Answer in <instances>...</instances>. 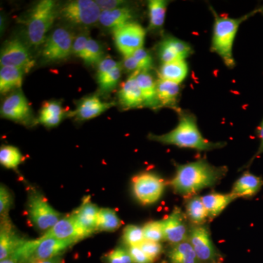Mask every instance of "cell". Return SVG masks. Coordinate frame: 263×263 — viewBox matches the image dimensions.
Instances as JSON below:
<instances>
[{"mask_svg": "<svg viewBox=\"0 0 263 263\" xmlns=\"http://www.w3.org/2000/svg\"><path fill=\"white\" fill-rule=\"evenodd\" d=\"M227 172L226 166L218 167L204 160L178 164L170 185L175 193L190 198L204 189L216 186L226 176Z\"/></svg>", "mask_w": 263, "mask_h": 263, "instance_id": "cell-1", "label": "cell"}, {"mask_svg": "<svg viewBox=\"0 0 263 263\" xmlns=\"http://www.w3.org/2000/svg\"><path fill=\"white\" fill-rule=\"evenodd\" d=\"M179 123L173 130L165 134H150L152 141L162 144L174 145L180 148H191L197 151H212L222 148L226 143L212 142L204 138L197 126V119L194 114L180 110Z\"/></svg>", "mask_w": 263, "mask_h": 263, "instance_id": "cell-2", "label": "cell"}, {"mask_svg": "<svg viewBox=\"0 0 263 263\" xmlns=\"http://www.w3.org/2000/svg\"><path fill=\"white\" fill-rule=\"evenodd\" d=\"M214 17V31L212 42V51L217 53L228 68L235 65L233 57V43L240 24L258 13H262L263 6L256 8L248 14L238 18L219 15L211 8Z\"/></svg>", "mask_w": 263, "mask_h": 263, "instance_id": "cell-3", "label": "cell"}, {"mask_svg": "<svg viewBox=\"0 0 263 263\" xmlns=\"http://www.w3.org/2000/svg\"><path fill=\"white\" fill-rule=\"evenodd\" d=\"M56 14L54 1L42 0L34 5L27 20V37L31 45L38 46L45 43Z\"/></svg>", "mask_w": 263, "mask_h": 263, "instance_id": "cell-4", "label": "cell"}, {"mask_svg": "<svg viewBox=\"0 0 263 263\" xmlns=\"http://www.w3.org/2000/svg\"><path fill=\"white\" fill-rule=\"evenodd\" d=\"M27 212L33 224L41 231L47 232L62 219L61 214L55 210L44 195L38 191L29 193Z\"/></svg>", "mask_w": 263, "mask_h": 263, "instance_id": "cell-5", "label": "cell"}, {"mask_svg": "<svg viewBox=\"0 0 263 263\" xmlns=\"http://www.w3.org/2000/svg\"><path fill=\"white\" fill-rule=\"evenodd\" d=\"M132 187L138 201L143 205H152L162 197L165 183L157 174L141 173L132 179Z\"/></svg>", "mask_w": 263, "mask_h": 263, "instance_id": "cell-6", "label": "cell"}, {"mask_svg": "<svg viewBox=\"0 0 263 263\" xmlns=\"http://www.w3.org/2000/svg\"><path fill=\"white\" fill-rule=\"evenodd\" d=\"M67 22L79 25H92L99 22L101 10L93 0H76L66 3L60 10Z\"/></svg>", "mask_w": 263, "mask_h": 263, "instance_id": "cell-7", "label": "cell"}, {"mask_svg": "<svg viewBox=\"0 0 263 263\" xmlns=\"http://www.w3.org/2000/svg\"><path fill=\"white\" fill-rule=\"evenodd\" d=\"M73 34L69 29L60 27L53 30L46 40L42 57L46 61L57 62L65 60L72 53Z\"/></svg>", "mask_w": 263, "mask_h": 263, "instance_id": "cell-8", "label": "cell"}, {"mask_svg": "<svg viewBox=\"0 0 263 263\" xmlns=\"http://www.w3.org/2000/svg\"><path fill=\"white\" fill-rule=\"evenodd\" d=\"M116 46L124 57H130L143 48L146 30L141 24L130 22L113 30Z\"/></svg>", "mask_w": 263, "mask_h": 263, "instance_id": "cell-9", "label": "cell"}, {"mask_svg": "<svg viewBox=\"0 0 263 263\" xmlns=\"http://www.w3.org/2000/svg\"><path fill=\"white\" fill-rule=\"evenodd\" d=\"M1 67H14L28 72L34 67L33 60L28 48L18 39L8 41L3 46L0 54Z\"/></svg>", "mask_w": 263, "mask_h": 263, "instance_id": "cell-10", "label": "cell"}, {"mask_svg": "<svg viewBox=\"0 0 263 263\" xmlns=\"http://www.w3.org/2000/svg\"><path fill=\"white\" fill-rule=\"evenodd\" d=\"M189 240L200 262H216L219 253L213 243L210 232L207 227L193 226L190 230Z\"/></svg>", "mask_w": 263, "mask_h": 263, "instance_id": "cell-11", "label": "cell"}, {"mask_svg": "<svg viewBox=\"0 0 263 263\" xmlns=\"http://www.w3.org/2000/svg\"><path fill=\"white\" fill-rule=\"evenodd\" d=\"M186 214L180 208L176 207L165 219L162 220L164 240L177 245L189 239L190 230L186 224Z\"/></svg>", "mask_w": 263, "mask_h": 263, "instance_id": "cell-12", "label": "cell"}, {"mask_svg": "<svg viewBox=\"0 0 263 263\" xmlns=\"http://www.w3.org/2000/svg\"><path fill=\"white\" fill-rule=\"evenodd\" d=\"M1 115L15 122H27L31 116V108L22 91H14L7 97L1 107Z\"/></svg>", "mask_w": 263, "mask_h": 263, "instance_id": "cell-13", "label": "cell"}, {"mask_svg": "<svg viewBox=\"0 0 263 263\" xmlns=\"http://www.w3.org/2000/svg\"><path fill=\"white\" fill-rule=\"evenodd\" d=\"M192 53L193 48L189 43L174 37L164 38L158 49L159 58L162 64L183 61Z\"/></svg>", "mask_w": 263, "mask_h": 263, "instance_id": "cell-14", "label": "cell"}, {"mask_svg": "<svg viewBox=\"0 0 263 263\" xmlns=\"http://www.w3.org/2000/svg\"><path fill=\"white\" fill-rule=\"evenodd\" d=\"M76 243L77 241L73 240H61L51 237H41L38 238L37 246L34 251L32 261L44 260L60 257L64 252Z\"/></svg>", "mask_w": 263, "mask_h": 263, "instance_id": "cell-15", "label": "cell"}, {"mask_svg": "<svg viewBox=\"0 0 263 263\" xmlns=\"http://www.w3.org/2000/svg\"><path fill=\"white\" fill-rule=\"evenodd\" d=\"M43 236L61 240H73L79 242L89 237V235L79 226L72 214L67 217L62 218L51 229L46 232Z\"/></svg>", "mask_w": 263, "mask_h": 263, "instance_id": "cell-16", "label": "cell"}, {"mask_svg": "<svg viewBox=\"0 0 263 263\" xmlns=\"http://www.w3.org/2000/svg\"><path fill=\"white\" fill-rule=\"evenodd\" d=\"M15 230L8 216L1 217L0 226V260L11 255L25 241Z\"/></svg>", "mask_w": 263, "mask_h": 263, "instance_id": "cell-17", "label": "cell"}, {"mask_svg": "<svg viewBox=\"0 0 263 263\" xmlns=\"http://www.w3.org/2000/svg\"><path fill=\"white\" fill-rule=\"evenodd\" d=\"M137 72L138 71L131 73L127 80L121 85L119 100L124 108L134 109L145 107L141 89L136 80Z\"/></svg>", "mask_w": 263, "mask_h": 263, "instance_id": "cell-18", "label": "cell"}, {"mask_svg": "<svg viewBox=\"0 0 263 263\" xmlns=\"http://www.w3.org/2000/svg\"><path fill=\"white\" fill-rule=\"evenodd\" d=\"M100 209L96 204L90 200L89 197H86L80 207L72 214L78 224L89 236L97 231Z\"/></svg>", "mask_w": 263, "mask_h": 263, "instance_id": "cell-19", "label": "cell"}, {"mask_svg": "<svg viewBox=\"0 0 263 263\" xmlns=\"http://www.w3.org/2000/svg\"><path fill=\"white\" fill-rule=\"evenodd\" d=\"M114 105V103L102 101L98 96H89L81 100L70 116L80 120H89L98 117Z\"/></svg>", "mask_w": 263, "mask_h": 263, "instance_id": "cell-20", "label": "cell"}, {"mask_svg": "<svg viewBox=\"0 0 263 263\" xmlns=\"http://www.w3.org/2000/svg\"><path fill=\"white\" fill-rule=\"evenodd\" d=\"M262 186V178L247 171L235 181L232 188L231 193L236 198H252L260 192Z\"/></svg>", "mask_w": 263, "mask_h": 263, "instance_id": "cell-21", "label": "cell"}, {"mask_svg": "<svg viewBox=\"0 0 263 263\" xmlns=\"http://www.w3.org/2000/svg\"><path fill=\"white\" fill-rule=\"evenodd\" d=\"M136 80L141 89L144 106L152 109L161 108L157 97V81L148 70L138 71Z\"/></svg>", "mask_w": 263, "mask_h": 263, "instance_id": "cell-22", "label": "cell"}, {"mask_svg": "<svg viewBox=\"0 0 263 263\" xmlns=\"http://www.w3.org/2000/svg\"><path fill=\"white\" fill-rule=\"evenodd\" d=\"M157 90L161 108H173L178 112L181 110L178 106L181 94L180 84L159 79L157 81Z\"/></svg>", "mask_w": 263, "mask_h": 263, "instance_id": "cell-23", "label": "cell"}, {"mask_svg": "<svg viewBox=\"0 0 263 263\" xmlns=\"http://www.w3.org/2000/svg\"><path fill=\"white\" fill-rule=\"evenodd\" d=\"M202 201L206 209L208 216L210 220L220 215L236 197L231 193L228 194L212 193L201 197Z\"/></svg>", "mask_w": 263, "mask_h": 263, "instance_id": "cell-24", "label": "cell"}, {"mask_svg": "<svg viewBox=\"0 0 263 263\" xmlns=\"http://www.w3.org/2000/svg\"><path fill=\"white\" fill-rule=\"evenodd\" d=\"M133 18V11L126 7H121L117 9L101 11L99 22L104 27L114 30L130 23Z\"/></svg>", "mask_w": 263, "mask_h": 263, "instance_id": "cell-25", "label": "cell"}, {"mask_svg": "<svg viewBox=\"0 0 263 263\" xmlns=\"http://www.w3.org/2000/svg\"><path fill=\"white\" fill-rule=\"evenodd\" d=\"M24 71L14 67H1L0 69V92L6 94L19 89L22 85Z\"/></svg>", "mask_w": 263, "mask_h": 263, "instance_id": "cell-26", "label": "cell"}, {"mask_svg": "<svg viewBox=\"0 0 263 263\" xmlns=\"http://www.w3.org/2000/svg\"><path fill=\"white\" fill-rule=\"evenodd\" d=\"M188 65L185 60L164 63L159 70V79L181 84L188 75Z\"/></svg>", "mask_w": 263, "mask_h": 263, "instance_id": "cell-27", "label": "cell"}, {"mask_svg": "<svg viewBox=\"0 0 263 263\" xmlns=\"http://www.w3.org/2000/svg\"><path fill=\"white\" fill-rule=\"evenodd\" d=\"M65 110L57 101L45 102L40 111L39 121L48 127H54L61 123Z\"/></svg>", "mask_w": 263, "mask_h": 263, "instance_id": "cell-28", "label": "cell"}, {"mask_svg": "<svg viewBox=\"0 0 263 263\" xmlns=\"http://www.w3.org/2000/svg\"><path fill=\"white\" fill-rule=\"evenodd\" d=\"M171 263H200L190 240L173 246L168 253Z\"/></svg>", "mask_w": 263, "mask_h": 263, "instance_id": "cell-29", "label": "cell"}, {"mask_svg": "<svg viewBox=\"0 0 263 263\" xmlns=\"http://www.w3.org/2000/svg\"><path fill=\"white\" fill-rule=\"evenodd\" d=\"M186 215L194 226H204L209 216L201 197L195 195L189 198L186 204Z\"/></svg>", "mask_w": 263, "mask_h": 263, "instance_id": "cell-30", "label": "cell"}, {"mask_svg": "<svg viewBox=\"0 0 263 263\" xmlns=\"http://www.w3.org/2000/svg\"><path fill=\"white\" fill-rule=\"evenodd\" d=\"M122 221L111 209H100L98 214L97 231L114 232L122 226Z\"/></svg>", "mask_w": 263, "mask_h": 263, "instance_id": "cell-31", "label": "cell"}, {"mask_svg": "<svg viewBox=\"0 0 263 263\" xmlns=\"http://www.w3.org/2000/svg\"><path fill=\"white\" fill-rule=\"evenodd\" d=\"M168 2L164 0H150L148 3L150 29H157L163 26Z\"/></svg>", "mask_w": 263, "mask_h": 263, "instance_id": "cell-32", "label": "cell"}, {"mask_svg": "<svg viewBox=\"0 0 263 263\" xmlns=\"http://www.w3.org/2000/svg\"><path fill=\"white\" fill-rule=\"evenodd\" d=\"M23 157L16 147L3 146L0 149V163L8 169H15L22 163Z\"/></svg>", "mask_w": 263, "mask_h": 263, "instance_id": "cell-33", "label": "cell"}, {"mask_svg": "<svg viewBox=\"0 0 263 263\" xmlns=\"http://www.w3.org/2000/svg\"><path fill=\"white\" fill-rule=\"evenodd\" d=\"M103 51L101 45L89 37L82 60L88 65H98L103 60Z\"/></svg>", "mask_w": 263, "mask_h": 263, "instance_id": "cell-34", "label": "cell"}, {"mask_svg": "<svg viewBox=\"0 0 263 263\" xmlns=\"http://www.w3.org/2000/svg\"><path fill=\"white\" fill-rule=\"evenodd\" d=\"M122 238L124 243L129 247L139 246L145 240L143 228L134 224H128L124 228Z\"/></svg>", "mask_w": 263, "mask_h": 263, "instance_id": "cell-35", "label": "cell"}, {"mask_svg": "<svg viewBox=\"0 0 263 263\" xmlns=\"http://www.w3.org/2000/svg\"><path fill=\"white\" fill-rule=\"evenodd\" d=\"M142 228L145 240L155 242L164 240L162 220L148 221Z\"/></svg>", "mask_w": 263, "mask_h": 263, "instance_id": "cell-36", "label": "cell"}, {"mask_svg": "<svg viewBox=\"0 0 263 263\" xmlns=\"http://www.w3.org/2000/svg\"><path fill=\"white\" fill-rule=\"evenodd\" d=\"M122 65L118 66L106 76H104L103 79L98 81L102 91L108 92L117 86L122 76Z\"/></svg>", "mask_w": 263, "mask_h": 263, "instance_id": "cell-37", "label": "cell"}, {"mask_svg": "<svg viewBox=\"0 0 263 263\" xmlns=\"http://www.w3.org/2000/svg\"><path fill=\"white\" fill-rule=\"evenodd\" d=\"M13 204V196L5 185L0 186V214L1 217L8 216L10 208Z\"/></svg>", "mask_w": 263, "mask_h": 263, "instance_id": "cell-38", "label": "cell"}, {"mask_svg": "<svg viewBox=\"0 0 263 263\" xmlns=\"http://www.w3.org/2000/svg\"><path fill=\"white\" fill-rule=\"evenodd\" d=\"M132 56L134 57L141 70L149 71L153 66V59L151 56L149 52L145 48H142L138 50Z\"/></svg>", "mask_w": 263, "mask_h": 263, "instance_id": "cell-39", "label": "cell"}, {"mask_svg": "<svg viewBox=\"0 0 263 263\" xmlns=\"http://www.w3.org/2000/svg\"><path fill=\"white\" fill-rule=\"evenodd\" d=\"M142 250L152 260L155 262L156 259L160 257L162 251V246L160 242L150 241L146 240L142 242L139 245Z\"/></svg>", "mask_w": 263, "mask_h": 263, "instance_id": "cell-40", "label": "cell"}, {"mask_svg": "<svg viewBox=\"0 0 263 263\" xmlns=\"http://www.w3.org/2000/svg\"><path fill=\"white\" fill-rule=\"evenodd\" d=\"M106 259L108 263H133L129 252L122 248L110 251L107 254Z\"/></svg>", "mask_w": 263, "mask_h": 263, "instance_id": "cell-41", "label": "cell"}, {"mask_svg": "<svg viewBox=\"0 0 263 263\" xmlns=\"http://www.w3.org/2000/svg\"><path fill=\"white\" fill-rule=\"evenodd\" d=\"M121 65V63L113 60V59L107 58L103 59L100 63L98 64V81L103 79L104 76L108 74L110 71Z\"/></svg>", "mask_w": 263, "mask_h": 263, "instance_id": "cell-42", "label": "cell"}, {"mask_svg": "<svg viewBox=\"0 0 263 263\" xmlns=\"http://www.w3.org/2000/svg\"><path fill=\"white\" fill-rule=\"evenodd\" d=\"M128 252L130 254L133 263H154V261L143 252L139 246L129 247Z\"/></svg>", "mask_w": 263, "mask_h": 263, "instance_id": "cell-43", "label": "cell"}, {"mask_svg": "<svg viewBox=\"0 0 263 263\" xmlns=\"http://www.w3.org/2000/svg\"><path fill=\"white\" fill-rule=\"evenodd\" d=\"M89 38V37L85 35V34H81V35L78 36L77 37L75 38L73 46H72V53L76 57L83 59Z\"/></svg>", "mask_w": 263, "mask_h": 263, "instance_id": "cell-44", "label": "cell"}, {"mask_svg": "<svg viewBox=\"0 0 263 263\" xmlns=\"http://www.w3.org/2000/svg\"><path fill=\"white\" fill-rule=\"evenodd\" d=\"M95 2L101 11L117 9L122 7L124 3V1L121 0H98Z\"/></svg>", "mask_w": 263, "mask_h": 263, "instance_id": "cell-45", "label": "cell"}, {"mask_svg": "<svg viewBox=\"0 0 263 263\" xmlns=\"http://www.w3.org/2000/svg\"><path fill=\"white\" fill-rule=\"evenodd\" d=\"M257 136H258L259 140L258 149H257V152H256V154L254 155V157H252V159L250 160V162H249V164L252 163V162H253L254 159L257 158V157H258L259 156L263 155V119L262 122L260 123V124H259L258 128H257Z\"/></svg>", "mask_w": 263, "mask_h": 263, "instance_id": "cell-46", "label": "cell"}, {"mask_svg": "<svg viewBox=\"0 0 263 263\" xmlns=\"http://www.w3.org/2000/svg\"><path fill=\"white\" fill-rule=\"evenodd\" d=\"M0 263H24L23 260L18 257L17 254L13 253L9 257H7L3 260L0 261Z\"/></svg>", "mask_w": 263, "mask_h": 263, "instance_id": "cell-47", "label": "cell"}, {"mask_svg": "<svg viewBox=\"0 0 263 263\" xmlns=\"http://www.w3.org/2000/svg\"><path fill=\"white\" fill-rule=\"evenodd\" d=\"M29 263H62L61 256L54 258L44 259V260H34Z\"/></svg>", "mask_w": 263, "mask_h": 263, "instance_id": "cell-48", "label": "cell"}, {"mask_svg": "<svg viewBox=\"0 0 263 263\" xmlns=\"http://www.w3.org/2000/svg\"><path fill=\"white\" fill-rule=\"evenodd\" d=\"M262 14L263 15V11H262Z\"/></svg>", "mask_w": 263, "mask_h": 263, "instance_id": "cell-49", "label": "cell"}]
</instances>
